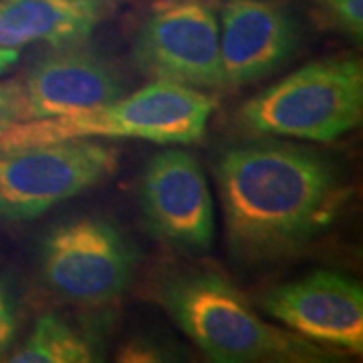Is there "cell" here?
<instances>
[{
	"mask_svg": "<svg viewBox=\"0 0 363 363\" xmlns=\"http://www.w3.org/2000/svg\"><path fill=\"white\" fill-rule=\"evenodd\" d=\"M133 52L156 81L202 91L224 87L220 25L204 0H160L143 21Z\"/></svg>",
	"mask_w": 363,
	"mask_h": 363,
	"instance_id": "obj_7",
	"label": "cell"
},
{
	"mask_svg": "<svg viewBox=\"0 0 363 363\" xmlns=\"http://www.w3.org/2000/svg\"><path fill=\"white\" fill-rule=\"evenodd\" d=\"M262 311L301 337L329 350L363 351V289L337 271H313L272 286Z\"/></svg>",
	"mask_w": 363,
	"mask_h": 363,
	"instance_id": "obj_9",
	"label": "cell"
},
{
	"mask_svg": "<svg viewBox=\"0 0 363 363\" xmlns=\"http://www.w3.org/2000/svg\"><path fill=\"white\" fill-rule=\"evenodd\" d=\"M224 87L242 89L269 77L298 47V26L281 0H228L222 9Z\"/></svg>",
	"mask_w": 363,
	"mask_h": 363,
	"instance_id": "obj_10",
	"label": "cell"
},
{
	"mask_svg": "<svg viewBox=\"0 0 363 363\" xmlns=\"http://www.w3.org/2000/svg\"><path fill=\"white\" fill-rule=\"evenodd\" d=\"M99 355L93 341L55 313L39 317L25 343L6 357L13 363H91Z\"/></svg>",
	"mask_w": 363,
	"mask_h": 363,
	"instance_id": "obj_13",
	"label": "cell"
},
{
	"mask_svg": "<svg viewBox=\"0 0 363 363\" xmlns=\"http://www.w3.org/2000/svg\"><path fill=\"white\" fill-rule=\"evenodd\" d=\"M135 255L109 220L83 216L55 226L43 240L40 271L59 297L105 305L130 285Z\"/></svg>",
	"mask_w": 363,
	"mask_h": 363,
	"instance_id": "obj_6",
	"label": "cell"
},
{
	"mask_svg": "<svg viewBox=\"0 0 363 363\" xmlns=\"http://www.w3.org/2000/svg\"><path fill=\"white\" fill-rule=\"evenodd\" d=\"M117 168L116 147L93 140L0 150V218L35 220L51 208L104 184Z\"/></svg>",
	"mask_w": 363,
	"mask_h": 363,
	"instance_id": "obj_5",
	"label": "cell"
},
{
	"mask_svg": "<svg viewBox=\"0 0 363 363\" xmlns=\"http://www.w3.org/2000/svg\"><path fill=\"white\" fill-rule=\"evenodd\" d=\"M363 67L359 59L325 57L279 79L238 109L250 135L337 142L362 125Z\"/></svg>",
	"mask_w": 363,
	"mask_h": 363,
	"instance_id": "obj_4",
	"label": "cell"
},
{
	"mask_svg": "<svg viewBox=\"0 0 363 363\" xmlns=\"http://www.w3.org/2000/svg\"><path fill=\"white\" fill-rule=\"evenodd\" d=\"M23 121L18 81H0V133Z\"/></svg>",
	"mask_w": 363,
	"mask_h": 363,
	"instance_id": "obj_16",
	"label": "cell"
},
{
	"mask_svg": "<svg viewBox=\"0 0 363 363\" xmlns=\"http://www.w3.org/2000/svg\"><path fill=\"white\" fill-rule=\"evenodd\" d=\"M16 335V307L9 285L0 279V359L13 345Z\"/></svg>",
	"mask_w": 363,
	"mask_h": 363,
	"instance_id": "obj_15",
	"label": "cell"
},
{
	"mask_svg": "<svg viewBox=\"0 0 363 363\" xmlns=\"http://www.w3.org/2000/svg\"><path fill=\"white\" fill-rule=\"evenodd\" d=\"M216 109V99L202 89L154 81L128 97L67 116L18 121L0 133V150L33 143L135 138L160 145L200 142Z\"/></svg>",
	"mask_w": 363,
	"mask_h": 363,
	"instance_id": "obj_3",
	"label": "cell"
},
{
	"mask_svg": "<svg viewBox=\"0 0 363 363\" xmlns=\"http://www.w3.org/2000/svg\"><path fill=\"white\" fill-rule=\"evenodd\" d=\"M21 61V49H9L0 45V75L9 73Z\"/></svg>",
	"mask_w": 363,
	"mask_h": 363,
	"instance_id": "obj_17",
	"label": "cell"
},
{
	"mask_svg": "<svg viewBox=\"0 0 363 363\" xmlns=\"http://www.w3.org/2000/svg\"><path fill=\"white\" fill-rule=\"evenodd\" d=\"M105 13L107 0H0V45H75L89 37Z\"/></svg>",
	"mask_w": 363,
	"mask_h": 363,
	"instance_id": "obj_12",
	"label": "cell"
},
{
	"mask_svg": "<svg viewBox=\"0 0 363 363\" xmlns=\"http://www.w3.org/2000/svg\"><path fill=\"white\" fill-rule=\"evenodd\" d=\"M156 295L176 327L212 362L315 363L335 355V350L264 321L224 274L206 267L168 272Z\"/></svg>",
	"mask_w": 363,
	"mask_h": 363,
	"instance_id": "obj_2",
	"label": "cell"
},
{
	"mask_svg": "<svg viewBox=\"0 0 363 363\" xmlns=\"http://www.w3.org/2000/svg\"><path fill=\"white\" fill-rule=\"evenodd\" d=\"M327 18L350 35L351 39L363 37V0H319Z\"/></svg>",
	"mask_w": 363,
	"mask_h": 363,
	"instance_id": "obj_14",
	"label": "cell"
},
{
	"mask_svg": "<svg viewBox=\"0 0 363 363\" xmlns=\"http://www.w3.org/2000/svg\"><path fill=\"white\" fill-rule=\"evenodd\" d=\"M224 228L234 259H293L327 234L353 196L335 160L262 135L228 147L216 162Z\"/></svg>",
	"mask_w": 363,
	"mask_h": 363,
	"instance_id": "obj_1",
	"label": "cell"
},
{
	"mask_svg": "<svg viewBox=\"0 0 363 363\" xmlns=\"http://www.w3.org/2000/svg\"><path fill=\"white\" fill-rule=\"evenodd\" d=\"M23 121L49 119L109 104L123 93V81L104 59L81 51L43 57L23 81Z\"/></svg>",
	"mask_w": 363,
	"mask_h": 363,
	"instance_id": "obj_11",
	"label": "cell"
},
{
	"mask_svg": "<svg viewBox=\"0 0 363 363\" xmlns=\"http://www.w3.org/2000/svg\"><path fill=\"white\" fill-rule=\"evenodd\" d=\"M147 230L169 247L202 252L214 245L216 218L206 172L186 150H164L147 162L140 182Z\"/></svg>",
	"mask_w": 363,
	"mask_h": 363,
	"instance_id": "obj_8",
	"label": "cell"
}]
</instances>
